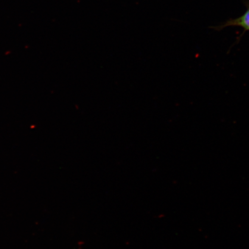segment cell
I'll return each mask as SVG.
<instances>
[{"label":"cell","mask_w":249,"mask_h":249,"mask_svg":"<svg viewBox=\"0 0 249 249\" xmlns=\"http://www.w3.org/2000/svg\"><path fill=\"white\" fill-rule=\"evenodd\" d=\"M245 5L247 9L245 13L241 16L240 17L235 18H230L227 20L226 22L223 23L219 26L213 27L216 30H222L225 28L228 27H239L244 30V33L249 31V1H245Z\"/></svg>","instance_id":"obj_1"}]
</instances>
